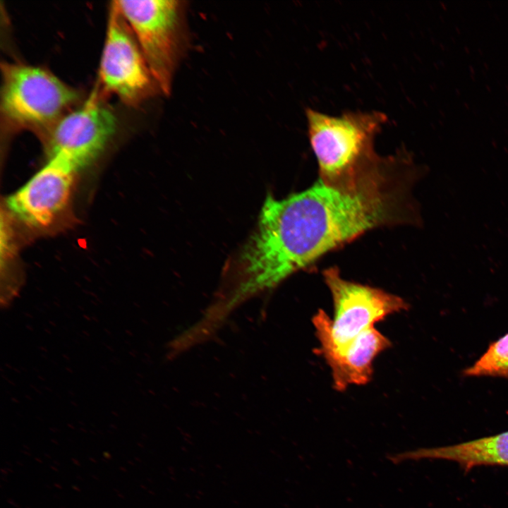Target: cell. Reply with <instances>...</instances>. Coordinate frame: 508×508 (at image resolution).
<instances>
[{
    "label": "cell",
    "mask_w": 508,
    "mask_h": 508,
    "mask_svg": "<svg viewBox=\"0 0 508 508\" xmlns=\"http://www.w3.org/2000/svg\"><path fill=\"white\" fill-rule=\"evenodd\" d=\"M384 181L356 193L320 179L282 199L266 197L254 231L229 261L234 278L260 294L325 253L389 220Z\"/></svg>",
    "instance_id": "cell-1"
},
{
    "label": "cell",
    "mask_w": 508,
    "mask_h": 508,
    "mask_svg": "<svg viewBox=\"0 0 508 508\" xmlns=\"http://www.w3.org/2000/svg\"><path fill=\"white\" fill-rule=\"evenodd\" d=\"M306 115L321 181L356 193L383 176L385 160L374 152L373 142L387 120L384 113L349 111L331 116L308 108Z\"/></svg>",
    "instance_id": "cell-2"
},
{
    "label": "cell",
    "mask_w": 508,
    "mask_h": 508,
    "mask_svg": "<svg viewBox=\"0 0 508 508\" xmlns=\"http://www.w3.org/2000/svg\"><path fill=\"white\" fill-rule=\"evenodd\" d=\"M163 94L170 95L186 42L184 1H115Z\"/></svg>",
    "instance_id": "cell-3"
},
{
    "label": "cell",
    "mask_w": 508,
    "mask_h": 508,
    "mask_svg": "<svg viewBox=\"0 0 508 508\" xmlns=\"http://www.w3.org/2000/svg\"><path fill=\"white\" fill-rule=\"evenodd\" d=\"M1 111L16 129L48 130L77 100V92L44 68L19 63L1 65Z\"/></svg>",
    "instance_id": "cell-4"
},
{
    "label": "cell",
    "mask_w": 508,
    "mask_h": 508,
    "mask_svg": "<svg viewBox=\"0 0 508 508\" xmlns=\"http://www.w3.org/2000/svg\"><path fill=\"white\" fill-rule=\"evenodd\" d=\"M323 274L332 296L334 318L322 310L313 318L320 342L316 350L341 346L388 315L408 308L406 302L396 295L344 279L335 267Z\"/></svg>",
    "instance_id": "cell-5"
},
{
    "label": "cell",
    "mask_w": 508,
    "mask_h": 508,
    "mask_svg": "<svg viewBox=\"0 0 508 508\" xmlns=\"http://www.w3.org/2000/svg\"><path fill=\"white\" fill-rule=\"evenodd\" d=\"M99 75L104 92L135 106L159 90L115 1L109 9Z\"/></svg>",
    "instance_id": "cell-6"
},
{
    "label": "cell",
    "mask_w": 508,
    "mask_h": 508,
    "mask_svg": "<svg viewBox=\"0 0 508 508\" xmlns=\"http://www.w3.org/2000/svg\"><path fill=\"white\" fill-rule=\"evenodd\" d=\"M116 119L94 92L49 131L50 156L58 155L78 171L92 162L115 133Z\"/></svg>",
    "instance_id": "cell-7"
},
{
    "label": "cell",
    "mask_w": 508,
    "mask_h": 508,
    "mask_svg": "<svg viewBox=\"0 0 508 508\" xmlns=\"http://www.w3.org/2000/svg\"><path fill=\"white\" fill-rule=\"evenodd\" d=\"M76 171L64 157L51 155L42 169L7 198L8 210L28 226H49L68 205Z\"/></svg>",
    "instance_id": "cell-8"
},
{
    "label": "cell",
    "mask_w": 508,
    "mask_h": 508,
    "mask_svg": "<svg viewBox=\"0 0 508 508\" xmlns=\"http://www.w3.org/2000/svg\"><path fill=\"white\" fill-rule=\"evenodd\" d=\"M390 346L388 338L372 327L341 346L316 350V353L329 366L334 389L343 391L349 385L369 382L375 358Z\"/></svg>",
    "instance_id": "cell-9"
},
{
    "label": "cell",
    "mask_w": 508,
    "mask_h": 508,
    "mask_svg": "<svg viewBox=\"0 0 508 508\" xmlns=\"http://www.w3.org/2000/svg\"><path fill=\"white\" fill-rule=\"evenodd\" d=\"M396 464L423 459L457 464L465 472L478 466H508V431L455 445L395 453Z\"/></svg>",
    "instance_id": "cell-10"
},
{
    "label": "cell",
    "mask_w": 508,
    "mask_h": 508,
    "mask_svg": "<svg viewBox=\"0 0 508 508\" xmlns=\"http://www.w3.org/2000/svg\"><path fill=\"white\" fill-rule=\"evenodd\" d=\"M463 373L469 377L494 376L508 379V333L492 343L486 351Z\"/></svg>",
    "instance_id": "cell-11"
}]
</instances>
